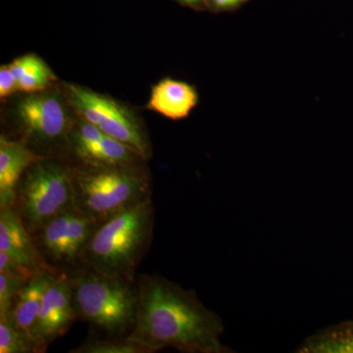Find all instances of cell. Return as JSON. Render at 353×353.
I'll list each match as a JSON object with an SVG mask.
<instances>
[{
    "mask_svg": "<svg viewBox=\"0 0 353 353\" xmlns=\"http://www.w3.org/2000/svg\"><path fill=\"white\" fill-rule=\"evenodd\" d=\"M139 305L129 340L153 353L171 347L183 353H231L221 343L224 325L194 290L157 275L137 278Z\"/></svg>",
    "mask_w": 353,
    "mask_h": 353,
    "instance_id": "obj_1",
    "label": "cell"
},
{
    "mask_svg": "<svg viewBox=\"0 0 353 353\" xmlns=\"http://www.w3.org/2000/svg\"><path fill=\"white\" fill-rule=\"evenodd\" d=\"M153 229L154 208L150 196L99 224L85 248L82 266L137 281V270L152 243Z\"/></svg>",
    "mask_w": 353,
    "mask_h": 353,
    "instance_id": "obj_2",
    "label": "cell"
},
{
    "mask_svg": "<svg viewBox=\"0 0 353 353\" xmlns=\"http://www.w3.org/2000/svg\"><path fill=\"white\" fill-rule=\"evenodd\" d=\"M69 274L78 320L88 323L99 336L127 338L138 314L137 281L105 275L85 266Z\"/></svg>",
    "mask_w": 353,
    "mask_h": 353,
    "instance_id": "obj_3",
    "label": "cell"
},
{
    "mask_svg": "<svg viewBox=\"0 0 353 353\" xmlns=\"http://www.w3.org/2000/svg\"><path fill=\"white\" fill-rule=\"evenodd\" d=\"M72 169L74 208L97 223L152 196L150 176L139 164Z\"/></svg>",
    "mask_w": 353,
    "mask_h": 353,
    "instance_id": "obj_4",
    "label": "cell"
},
{
    "mask_svg": "<svg viewBox=\"0 0 353 353\" xmlns=\"http://www.w3.org/2000/svg\"><path fill=\"white\" fill-rule=\"evenodd\" d=\"M30 233L74 208L71 167L44 157L32 164L21 178L12 206Z\"/></svg>",
    "mask_w": 353,
    "mask_h": 353,
    "instance_id": "obj_5",
    "label": "cell"
},
{
    "mask_svg": "<svg viewBox=\"0 0 353 353\" xmlns=\"http://www.w3.org/2000/svg\"><path fill=\"white\" fill-rule=\"evenodd\" d=\"M99 224L73 208L51 219L32 236L51 269L71 273L82 267L85 248Z\"/></svg>",
    "mask_w": 353,
    "mask_h": 353,
    "instance_id": "obj_6",
    "label": "cell"
},
{
    "mask_svg": "<svg viewBox=\"0 0 353 353\" xmlns=\"http://www.w3.org/2000/svg\"><path fill=\"white\" fill-rule=\"evenodd\" d=\"M69 95L83 119L92 123L104 134L131 146L145 161L150 157V143L145 132L126 108L110 97L78 85L69 87Z\"/></svg>",
    "mask_w": 353,
    "mask_h": 353,
    "instance_id": "obj_7",
    "label": "cell"
},
{
    "mask_svg": "<svg viewBox=\"0 0 353 353\" xmlns=\"http://www.w3.org/2000/svg\"><path fill=\"white\" fill-rule=\"evenodd\" d=\"M78 320L73 303L72 279L67 272H53L32 332L36 353L68 333Z\"/></svg>",
    "mask_w": 353,
    "mask_h": 353,
    "instance_id": "obj_8",
    "label": "cell"
},
{
    "mask_svg": "<svg viewBox=\"0 0 353 353\" xmlns=\"http://www.w3.org/2000/svg\"><path fill=\"white\" fill-rule=\"evenodd\" d=\"M17 116L26 136L37 145H50L69 136V115L57 95L30 94L18 104Z\"/></svg>",
    "mask_w": 353,
    "mask_h": 353,
    "instance_id": "obj_9",
    "label": "cell"
},
{
    "mask_svg": "<svg viewBox=\"0 0 353 353\" xmlns=\"http://www.w3.org/2000/svg\"><path fill=\"white\" fill-rule=\"evenodd\" d=\"M70 136V145L82 164L122 166L145 161L131 146L104 134L92 123L83 119Z\"/></svg>",
    "mask_w": 353,
    "mask_h": 353,
    "instance_id": "obj_10",
    "label": "cell"
},
{
    "mask_svg": "<svg viewBox=\"0 0 353 353\" xmlns=\"http://www.w3.org/2000/svg\"><path fill=\"white\" fill-rule=\"evenodd\" d=\"M0 252L32 273L53 270L44 261L34 236L13 208H0Z\"/></svg>",
    "mask_w": 353,
    "mask_h": 353,
    "instance_id": "obj_11",
    "label": "cell"
},
{
    "mask_svg": "<svg viewBox=\"0 0 353 353\" xmlns=\"http://www.w3.org/2000/svg\"><path fill=\"white\" fill-rule=\"evenodd\" d=\"M44 155L32 150L23 139H0V208H12L16 190L26 170Z\"/></svg>",
    "mask_w": 353,
    "mask_h": 353,
    "instance_id": "obj_12",
    "label": "cell"
},
{
    "mask_svg": "<svg viewBox=\"0 0 353 353\" xmlns=\"http://www.w3.org/2000/svg\"><path fill=\"white\" fill-rule=\"evenodd\" d=\"M197 102L199 94L190 83L165 79L152 88L148 108L176 121L187 118Z\"/></svg>",
    "mask_w": 353,
    "mask_h": 353,
    "instance_id": "obj_13",
    "label": "cell"
},
{
    "mask_svg": "<svg viewBox=\"0 0 353 353\" xmlns=\"http://www.w3.org/2000/svg\"><path fill=\"white\" fill-rule=\"evenodd\" d=\"M53 272L55 271L46 270L32 276L18 292L7 318L16 329L29 336L32 341V329Z\"/></svg>",
    "mask_w": 353,
    "mask_h": 353,
    "instance_id": "obj_14",
    "label": "cell"
},
{
    "mask_svg": "<svg viewBox=\"0 0 353 353\" xmlns=\"http://www.w3.org/2000/svg\"><path fill=\"white\" fill-rule=\"evenodd\" d=\"M301 353H353V320L325 328L297 348Z\"/></svg>",
    "mask_w": 353,
    "mask_h": 353,
    "instance_id": "obj_15",
    "label": "cell"
},
{
    "mask_svg": "<svg viewBox=\"0 0 353 353\" xmlns=\"http://www.w3.org/2000/svg\"><path fill=\"white\" fill-rule=\"evenodd\" d=\"M10 67L17 82L18 90L27 94L43 92L55 79L50 67L37 55L28 54L17 58Z\"/></svg>",
    "mask_w": 353,
    "mask_h": 353,
    "instance_id": "obj_16",
    "label": "cell"
},
{
    "mask_svg": "<svg viewBox=\"0 0 353 353\" xmlns=\"http://www.w3.org/2000/svg\"><path fill=\"white\" fill-rule=\"evenodd\" d=\"M69 353H148L145 348L128 338H112L92 334L72 348Z\"/></svg>",
    "mask_w": 353,
    "mask_h": 353,
    "instance_id": "obj_17",
    "label": "cell"
},
{
    "mask_svg": "<svg viewBox=\"0 0 353 353\" xmlns=\"http://www.w3.org/2000/svg\"><path fill=\"white\" fill-rule=\"evenodd\" d=\"M0 353H36V348L31 339L8 319L0 320Z\"/></svg>",
    "mask_w": 353,
    "mask_h": 353,
    "instance_id": "obj_18",
    "label": "cell"
},
{
    "mask_svg": "<svg viewBox=\"0 0 353 353\" xmlns=\"http://www.w3.org/2000/svg\"><path fill=\"white\" fill-rule=\"evenodd\" d=\"M28 281L13 274L0 272V320L8 318L18 292Z\"/></svg>",
    "mask_w": 353,
    "mask_h": 353,
    "instance_id": "obj_19",
    "label": "cell"
},
{
    "mask_svg": "<svg viewBox=\"0 0 353 353\" xmlns=\"http://www.w3.org/2000/svg\"><path fill=\"white\" fill-rule=\"evenodd\" d=\"M18 90L17 82L10 65H2L0 67V97L6 99Z\"/></svg>",
    "mask_w": 353,
    "mask_h": 353,
    "instance_id": "obj_20",
    "label": "cell"
},
{
    "mask_svg": "<svg viewBox=\"0 0 353 353\" xmlns=\"http://www.w3.org/2000/svg\"><path fill=\"white\" fill-rule=\"evenodd\" d=\"M245 1L246 0H211V2L219 9L234 8Z\"/></svg>",
    "mask_w": 353,
    "mask_h": 353,
    "instance_id": "obj_21",
    "label": "cell"
},
{
    "mask_svg": "<svg viewBox=\"0 0 353 353\" xmlns=\"http://www.w3.org/2000/svg\"><path fill=\"white\" fill-rule=\"evenodd\" d=\"M180 1L185 2V3L194 4L199 2V0H180Z\"/></svg>",
    "mask_w": 353,
    "mask_h": 353,
    "instance_id": "obj_22",
    "label": "cell"
}]
</instances>
